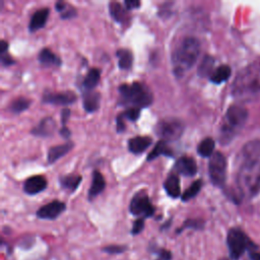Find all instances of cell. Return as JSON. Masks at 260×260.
Listing matches in <instances>:
<instances>
[{
  "mask_svg": "<svg viewBox=\"0 0 260 260\" xmlns=\"http://www.w3.org/2000/svg\"><path fill=\"white\" fill-rule=\"evenodd\" d=\"M0 60H1V64L3 66H10L15 63V61L11 58V56L7 52L0 54Z\"/></svg>",
  "mask_w": 260,
  "mask_h": 260,
  "instance_id": "39",
  "label": "cell"
},
{
  "mask_svg": "<svg viewBox=\"0 0 260 260\" xmlns=\"http://www.w3.org/2000/svg\"><path fill=\"white\" fill-rule=\"evenodd\" d=\"M202 187V181L201 180H196L195 182H193L190 187L185 190V192L181 195L182 201H188L190 199H192L193 197H195L201 190Z\"/></svg>",
  "mask_w": 260,
  "mask_h": 260,
  "instance_id": "33",
  "label": "cell"
},
{
  "mask_svg": "<svg viewBox=\"0 0 260 260\" xmlns=\"http://www.w3.org/2000/svg\"><path fill=\"white\" fill-rule=\"evenodd\" d=\"M153 253H155L156 260H171L172 259V253L164 248H159L157 250H153Z\"/></svg>",
  "mask_w": 260,
  "mask_h": 260,
  "instance_id": "37",
  "label": "cell"
},
{
  "mask_svg": "<svg viewBox=\"0 0 260 260\" xmlns=\"http://www.w3.org/2000/svg\"><path fill=\"white\" fill-rule=\"evenodd\" d=\"M152 143V139L148 136H136L128 141V149L132 153L139 154L143 152Z\"/></svg>",
  "mask_w": 260,
  "mask_h": 260,
  "instance_id": "21",
  "label": "cell"
},
{
  "mask_svg": "<svg viewBox=\"0 0 260 260\" xmlns=\"http://www.w3.org/2000/svg\"><path fill=\"white\" fill-rule=\"evenodd\" d=\"M208 173L211 183L216 187H222L226 178V159L224 155L215 151L209 159Z\"/></svg>",
  "mask_w": 260,
  "mask_h": 260,
  "instance_id": "8",
  "label": "cell"
},
{
  "mask_svg": "<svg viewBox=\"0 0 260 260\" xmlns=\"http://www.w3.org/2000/svg\"><path fill=\"white\" fill-rule=\"evenodd\" d=\"M119 93V103L124 106H131L129 108H146L153 102V95L149 87L139 81H134L131 84H121Z\"/></svg>",
  "mask_w": 260,
  "mask_h": 260,
  "instance_id": "2",
  "label": "cell"
},
{
  "mask_svg": "<svg viewBox=\"0 0 260 260\" xmlns=\"http://www.w3.org/2000/svg\"><path fill=\"white\" fill-rule=\"evenodd\" d=\"M66 205L64 202L59 200H53L37 210V216L41 219H55L57 218L64 210Z\"/></svg>",
  "mask_w": 260,
  "mask_h": 260,
  "instance_id": "11",
  "label": "cell"
},
{
  "mask_svg": "<svg viewBox=\"0 0 260 260\" xmlns=\"http://www.w3.org/2000/svg\"><path fill=\"white\" fill-rule=\"evenodd\" d=\"M220 260H229V259H226V258H221Z\"/></svg>",
  "mask_w": 260,
  "mask_h": 260,
  "instance_id": "46",
  "label": "cell"
},
{
  "mask_svg": "<svg viewBox=\"0 0 260 260\" xmlns=\"http://www.w3.org/2000/svg\"><path fill=\"white\" fill-rule=\"evenodd\" d=\"M260 90V74L255 66L247 67L235 79L233 93L237 96L247 98L255 95Z\"/></svg>",
  "mask_w": 260,
  "mask_h": 260,
  "instance_id": "5",
  "label": "cell"
},
{
  "mask_svg": "<svg viewBox=\"0 0 260 260\" xmlns=\"http://www.w3.org/2000/svg\"><path fill=\"white\" fill-rule=\"evenodd\" d=\"M144 229V218L142 217H138L132 225V230H131V234L132 235H138L142 232V230Z\"/></svg>",
  "mask_w": 260,
  "mask_h": 260,
  "instance_id": "38",
  "label": "cell"
},
{
  "mask_svg": "<svg viewBox=\"0 0 260 260\" xmlns=\"http://www.w3.org/2000/svg\"><path fill=\"white\" fill-rule=\"evenodd\" d=\"M70 110L68 108H64L61 111V122H62V126H66V123L70 117Z\"/></svg>",
  "mask_w": 260,
  "mask_h": 260,
  "instance_id": "42",
  "label": "cell"
},
{
  "mask_svg": "<svg viewBox=\"0 0 260 260\" xmlns=\"http://www.w3.org/2000/svg\"><path fill=\"white\" fill-rule=\"evenodd\" d=\"M109 10L110 14L114 20L119 23H126L129 20V16L127 13L126 8L122 7V5L118 2H110L109 3Z\"/></svg>",
  "mask_w": 260,
  "mask_h": 260,
  "instance_id": "23",
  "label": "cell"
},
{
  "mask_svg": "<svg viewBox=\"0 0 260 260\" xmlns=\"http://www.w3.org/2000/svg\"><path fill=\"white\" fill-rule=\"evenodd\" d=\"M174 170L177 174H181L187 177H193L197 173V165L193 157L183 155L179 157L175 162Z\"/></svg>",
  "mask_w": 260,
  "mask_h": 260,
  "instance_id": "12",
  "label": "cell"
},
{
  "mask_svg": "<svg viewBox=\"0 0 260 260\" xmlns=\"http://www.w3.org/2000/svg\"><path fill=\"white\" fill-rule=\"evenodd\" d=\"M159 155H167V156H173L174 152L173 150L168 146V142L165 140H159L155 143L153 149L148 153L147 155V160L150 161Z\"/></svg>",
  "mask_w": 260,
  "mask_h": 260,
  "instance_id": "25",
  "label": "cell"
},
{
  "mask_svg": "<svg viewBox=\"0 0 260 260\" xmlns=\"http://www.w3.org/2000/svg\"><path fill=\"white\" fill-rule=\"evenodd\" d=\"M129 211L136 216L145 218L151 217L154 214V207L146 193H136L130 201Z\"/></svg>",
  "mask_w": 260,
  "mask_h": 260,
  "instance_id": "9",
  "label": "cell"
},
{
  "mask_svg": "<svg viewBox=\"0 0 260 260\" xmlns=\"http://www.w3.org/2000/svg\"><path fill=\"white\" fill-rule=\"evenodd\" d=\"M47 180L44 176L37 175L29 177L23 184V191L28 195H36L47 188Z\"/></svg>",
  "mask_w": 260,
  "mask_h": 260,
  "instance_id": "13",
  "label": "cell"
},
{
  "mask_svg": "<svg viewBox=\"0 0 260 260\" xmlns=\"http://www.w3.org/2000/svg\"><path fill=\"white\" fill-rule=\"evenodd\" d=\"M140 2L139 1H136V0H126L124 1V5H125V8L126 9H135V8H138L140 6Z\"/></svg>",
  "mask_w": 260,
  "mask_h": 260,
  "instance_id": "41",
  "label": "cell"
},
{
  "mask_svg": "<svg viewBox=\"0 0 260 260\" xmlns=\"http://www.w3.org/2000/svg\"><path fill=\"white\" fill-rule=\"evenodd\" d=\"M72 147H73V143L70 141L63 144L52 146L51 148H49L48 154H47L48 164H54L56 160H58L59 158L64 156L66 153H68L72 149Z\"/></svg>",
  "mask_w": 260,
  "mask_h": 260,
  "instance_id": "19",
  "label": "cell"
},
{
  "mask_svg": "<svg viewBox=\"0 0 260 260\" xmlns=\"http://www.w3.org/2000/svg\"><path fill=\"white\" fill-rule=\"evenodd\" d=\"M249 255H250V258L252 260H260V252L256 250L255 246H253L252 248L249 249Z\"/></svg>",
  "mask_w": 260,
  "mask_h": 260,
  "instance_id": "43",
  "label": "cell"
},
{
  "mask_svg": "<svg viewBox=\"0 0 260 260\" xmlns=\"http://www.w3.org/2000/svg\"><path fill=\"white\" fill-rule=\"evenodd\" d=\"M101 94L94 90H85L82 94V105L87 113L95 112L100 107Z\"/></svg>",
  "mask_w": 260,
  "mask_h": 260,
  "instance_id": "17",
  "label": "cell"
},
{
  "mask_svg": "<svg viewBox=\"0 0 260 260\" xmlns=\"http://www.w3.org/2000/svg\"><path fill=\"white\" fill-rule=\"evenodd\" d=\"M81 180H82L81 176L76 174H69V175L60 177L59 182L62 188L69 190L70 192H74L78 188Z\"/></svg>",
  "mask_w": 260,
  "mask_h": 260,
  "instance_id": "26",
  "label": "cell"
},
{
  "mask_svg": "<svg viewBox=\"0 0 260 260\" xmlns=\"http://www.w3.org/2000/svg\"><path fill=\"white\" fill-rule=\"evenodd\" d=\"M231 73H232V69L229 65H220L215 70H213L209 79L212 83L219 84L226 81L230 78Z\"/></svg>",
  "mask_w": 260,
  "mask_h": 260,
  "instance_id": "27",
  "label": "cell"
},
{
  "mask_svg": "<svg viewBox=\"0 0 260 260\" xmlns=\"http://www.w3.org/2000/svg\"><path fill=\"white\" fill-rule=\"evenodd\" d=\"M200 54V43L194 37H187L181 41L172 54L173 72L176 76H182L191 69Z\"/></svg>",
  "mask_w": 260,
  "mask_h": 260,
  "instance_id": "1",
  "label": "cell"
},
{
  "mask_svg": "<svg viewBox=\"0 0 260 260\" xmlns=\"http://www.w3.org/2000/svg\"><path fill=\"white\" fill-rule=\"evenodd\" d=\"M55 8L60 13L61 18L63 19H69V18L75 17L77 13L75 7L71 6L70 4L64 1H57L55 4Z\"/></svg>",
  "mask_w": 260,
  "mask_h": 260,
  "instance_id": "30",
  "label": "cell"
},
{
  "mask_svg": "<svg viewBox=\"0 0 260 260\" xmlns=\"http://www.w3.org/2000/svg\"><path fill=\"white\" fill-rule=\"evenodd\" d=\"M184 130V123L177 118H165L158 121L155 126V133L157 136L167 142L180 139Z\"/></svg>",
  "mask_w": 260,
  "mask_h": 260,
  "instance_id": "7",
  "label": "cell"
},
{
  "mask_svg": "<svg viewBox=\"0 0 260 260\" xmlns=\"http://www.w3.org/2000/svg\"><path fill=\"white\" fill-rule=\"evenodd\" d=\"M56 130V121L52 117L43 118L37 126L31 129V134L39 137H49Z\"/></svg>",
  "mask_w": 260,
  "mask_h": 260,
  "instance_id": "14",
  "label": "cell"
},
{
  "mask_svg": "<svg viewBox=\"0 0 260 260\" xmlns=\"http://www.w3.org/2000/svg\"><path fill=\"white\" fill-rule=\"evenodd\" d=\"M7 49H8V43L4 40L1 41L0 43V54H3V53H6L7 52Z\"/></svg>",
  "mask_w": 260,
  "mask_h": 260,
  "instance_id": "45",
  "label": "cell"
},
{
  "mask_svg": "<svg viewBox=\"0 0 260 260\" xmlns=\"http://www.w3.org/2000/svg\"><path fill=\"white\" fill-rule=\"evenodd\" d=\"M121 116L127 120H130L132 122L136 121L139 117H140V109L138 108H128L127 110H125L124 112L120 113Z\"/></svg>",
  "mask_w": 260,
  "mask_h": 260,
  "instance_id": "35",
  "label": "cell"
},
{
  "mask_svg": "<svg viewBox=\"0 0 260 260\" xmlns=\"http://www.w3.org/2000/svg\"><path fill=\"white\" fill-rule=\"evenodd\" d=\"M243 162L260 161V140H251L242 149Z\"/></svg>",
  "mask_w": 260,
  "mask_h": 260,
  "instance_id": "15",
  "label": "cell"
},
{
  "mask_svg": "<svg viewBox=\"0 0 260 260\" xmlns=\"http://www.w3.org/2000/svg\"><path fill=\"white\" fill-rule=\"evenodd\" d=\"M214 145H215V142L212 138L210 137H206L204 138L197 146V152L200 156H203V157H209L211 156L214 152Z\"/></svg>",
  "mask_w": 260,
  "mask_h": 260,
  "instance_id": "29",
  "label": "cell"
},
{
  "mask_svg": "<svg viewBox=\"0 0 260 260\" xmlns=\"http://www.w3.org/2000/svg\"><path fill=\"white\" fill-rule=\"evenodd\" d=\"M125 128H126V125H125V122H124V118L121 116V114H119L116 117V129H117V132L118 133L124 132Z\"/></svg>",
  "mask_w": 260,
  "mask_h": 260,
  "instance_id": "40",
  "label": "cell"
},
{
  "mask_svg": "<svg viewBox=\"0 0 260 260\" xmlns=\"http://www.w3.org/2000/svg\"><path fill=\"white\" fill-rule=\"evenodd\" d=\"M248 118V111L242 106H231L220 126V141L229 143L244 126Z\"/></svg>",
  "mask_w": 260,
  "mask_h": 260,
  "instance_id": "3",
  "label": "cell"
},
{
  "mask_svg": "<svg viewBox=\"0 0 260 260\" xmlns=\"http://www.w3.org/2000/svg\"><path fill=\"white\" fill-rule=\"evenodd\" d=\"M59 133H60V135H61L63 138H65V139H68V138L71 136V131H70L66 126H62V128H61L60 131H59Z\"/></svg>",
  "mask_w": 260,
  "mask_h": 260,
  "instance_id": "44",
  "label": "cell"
},
{
  "mask_svg": "<svg viewBox=\"0 0 260 260\" xmlns=\"http://www.w3.org/2000/svg\"><path fill=\"white\" fill-rule=\"evenodd\" d=\"M38 60L41 65L47 67H59L62 63L61 59L49 48H44L40 51L38 55Z\"/></svg>",
  "mask_w": 260,
  "mask_h": 260,
  "instance_id": "20",
  "label": "cell"
},
{
  "mask_svg": "<svg viewBox=\"0 0 260 260\" xmlns=\"http://www.w3.org/2000/svg\"><path fill=\"white\" fill-rule=\"evenodd\" d=\"M42 100L46 104L67 106V105L73 104L76 101V94L71 90L60 91V92L45 90L43 93Z\"/></svg>",
  "mask_w": 260,
  "mask_h": 260,
  "instance_id": "10",
  "label": "cell"
},
{
  "mask_svg": "<svg viewBox=\"0 0 260 260\" xmlns=\"http://www.w3.org/2000/svg\"><path fill=\"white\" fill-rule=\"evenodd\" d=\"M204 226V221L198 218H188L184 221L183 225L177 230V234L181 233L185 229H193V230H202Z\"/></svg>",
  "mask_w": 260,
  "mask_h": 260,
  "instance_id": "34",
  "label": "cell"
},
{
  "mask_svg": "<svg viewBox=\"0 0 260 260\" xmlns=\"http://www.w3.org/2000/svg\"><path fill=\"white\" fill-rule=\"evenodd\" d=\"M164 188L167 194L172 198H177L181 195L180 179L177 173H170L164 182Z\"/></svg>",
  "mask_w": 260,
  "mask_h": 260,
  "instance_id": "18",
  "label": "cell"
},
{
  "mask_svg": "<svg viewBox=\"0 0 260 260\" xmlns=\"http://www.w3.org/2000/svg\"><path fill=\"white\" fill-rule=\"evenodd\" d=\"M238 186L243 195L253 196L260 191V161L242 164L238 173Z\"/></svg>",
  "mask_w": 260,
  "mask_h": 260,
  "instance_id": "4",
  "label": "cell"
},
{
  "mask_svg": "<svg viewBox=\"0 0 260 260\" xmlns=\"http://www.w3.org/2000/svg\"><path fill=\"white\" fill-rule=\"evenodd\" d=\"M101 78V71L99 68H90L82 80L83 90H93V88L99 84Z\"/></svg>",
  "mask_w": 260,
  "mask_h": 260,
  "instance_id": "24",
  "label": "cell"
},
{
  "mask_svg": "<svg viewBox=\"0 0 260 260\" xmlns=\"http://www.w3.org/2000/svg\"><path fill=\"white\" fill-rule=\"evenodd\" d=\"M30 105V100L24 96H19L17 99H14L10 105H9V110L13 114H19L26 110Z\"/></svg>",
  "mask_w": 260,
  "mask_h": 260,
  "instance_id": "32",
  "label": "cell"
},
{
  "mask_svg": "<svg viewBox=\"0 0 260 260\" xmlns=\"http://www.w3.org/2000/svg\"><path fill=\"white\" fill-rule=\"evenodd\" d=\"M213 65H214V59L211 57V56H208L206 55L200 65L198 66V70H197V73L199 76L201 77H207V76H211L212 72H213Z\"/></svg>",
  "mask_w": 260,
  "mask_h": 260,
  "instance_id": "31",
  "label": "cell"
},
{
  "mask_svg": "<svg viewBox=\"0 0 260 260\" xmlns=\"http://www.w3.org/2000/svg\"><path fill=\"white\" fill-rule=\"evenodd\" d=\"M116 55L118 57V63L119 67L123 70H128L132 67L133 63V56L132 53L127 49H119L116 52Z\"/></svg>",
  "mask_w": 260,
  "mask_h": 260,
  "instance_id": "28",
  "label": "cell"
},
{
  "mask_svg": "<svg viewBox=\"0 0 260 260\" xmlns=\"http://www.w3.org/2000/svg\"><path fill=\"white\" fill-rule=\"evenodd\" d=\"M105 187H106V181L103 175L96 170L93 171L90 188L88 190V199L92 200L94 197H96L100 193L104 191Z\"/></svg>",
  "mask_w": 260,
  "mask_h": 260,
  "instance_id": "22",
  "label": "cell"
},
{
  "mask_svg": "<svg viewBox=\"0 0 260 260\" xmlns=\"http://www.w3.org/2000/svg\"><path fill=\"white\" fill-rule=\"evenodd\" d=\"M105 252H107L108 254L111 255H117V254H121L123 252H125L127 250L126 246H122V245H109L104 247L103 249Z\"/></svg>",
  "mask_w": 260,
  "mask_h": 260,
  "instance_id": "36",
  "label": "cell"
},
{
  "mask_svg": "<svg viewBox=\"0 0 260 260\" xmlns=\"http://www.w3.org/2000/svg\"><path fill=\"white\" fill-rule=\"evenodd\" d=\"M50 10L48 8H41L37 10L30 17L29 23H28V29L30 32H35L42 27L45 26L48 16H49Z\"/></svg>",
  "mask_w": 260,
  "mask_h": 260,
  "instance_id": "16",
  "label": "cell"
},
{
  "mask_svg": "<svg viewBox=\"0 0 260 260\" xmlns=\"http://www.w3.org/2000/svg\"><path fill=\"white\" fill-rule=\"evenodd\" d=\"M226 244L229 247L230 256L233 260H238L247 249L249 250L254 246L249 237L242 230L237 228H233L229 231Z\"/></svg>",
  "mask_w": 260,
  "mask_h": 260,
  "instance_id": "6",
  "label": "cell"
}]
</instances>
